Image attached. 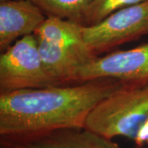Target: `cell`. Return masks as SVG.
Wrapping results in <instances>:
<instances>
[{
  "mask_svg": "<svg viewBox=\"0 0 148 148\" xmlns=\"http://www.w3.org/2000/svg\"><path fill=\"white\" fill-rule=\"evenodd\" d=\"M122 85L118 80L100 78L0 93V141L83 128L90 112Z\"/></svg>",
  "mask_w": 148,
  "mask_h": 148,
  "instance_id": "obj_1",
  "label": "cell"
},
{
  "mask_svg": "<svg viewBox=\"0 0 148 148\" xmlns=\"http://www.w3.org/2000/svg\"><path fill=\"white\" fill-rule=\"evenodd\" d=\"M84 128L113 139L124 137L148 146V82L123 83L87 117Z\"/></svg>",
  "mask_w": 148,
  "mask_h": 148,
  "instance_id": "obj_2",
  "label": "cell"
},
{
  "mask_svg": "<svg viewBox=\"0 0 148 148\" xmlns=\"http://www.w3.org/2000/svg\"><path fill=\"white\" fill-rule=\"evenodd\" d=\"M58 86L49 74L35 35L17 40L0 55V93Z\"/></svg>",
  "mask_w": 148,
  "mask_h": 148,
  "instance_id": "obj_3",
  "label": "cell"
},
{
  "mask_svg": "<svg viewBox=\"0 0 148 148\" xmlns=\"http://www.w3.org/2000/svg\"><path fill=\"white\" fill-rule=\"evenodd\" d=\"M144 35H148V0L116 11L94 26H82L85 44L97 56Z\"/></svg>",
  "mask_w": 148,
  "mask_h": 148,
  "instance_id": "obj_4",
  "label": "cell"
},
{
  "mask_svg": "<svg viewBox=\"0 0 148 148\" xmlns=\"http://www.w3.org/2000/svg\"><path fill=\"white\" fill-rule=\"evenodd\" d=\"M100 78L115 79L123 83L148 82V43L98 56L77 69L68 85Z\"/></svg>",
  "mask_w": 148,
  "mask_h": 148,
  "instance_id": "obj_5",
  "label": "cell"
},
{
  "mask_svg": "<svg viewBox=\"0 0 148 148\" xmlns=\"http://www.w3.org/2000/svg\"><path fill=\"white\" fill-rule=\"evenodd\" d=\"M42 10L30 0L0 3V50L3 52L19 38L33 35L46 19Z\"/></svg>",
  "mask_w": 148,
  "mask_h": 148,
  "instance_id": "obj_6",
  "label": "cell"
},
{
  "mask_svg": "<svg viewBox=\"0 0 148 148\" xmlns=\"http://www.w3.org/2000/svg\"><path fill=\"white\" fill-rule=\"evenodd\" d=\"M2 148H120L112 139L86 128H67L17 141H0Z\"/></svg>",
  "mask_w": 148,
  "mask_h": 148,
  "instance_id": "obj_7",
  "label": "cell"
},
{
  "mask_svg": "<svg viewBox=\"0 0 148 148\" xmlns=\"http://www.w3.org/2000/svg\"><path fill=\"white\" fill-rule=\"evenodd\" d=\"M37 42L43 64L58 86L68 85L77 69L98 57L90 50L66 48L39 40Z\"/></svg>",
  "mask_w": 148,
  "mask_h": 148,
  "instance_id": "obj_8",
  "label": "cell"
},
{
  "mask_svg": "<svg viewBox=\"0 0 148 148\" xmlns=\"http://www.w3.org/2000/svg\"><path fill=\"white\" fill-rule=\"evenodd\" d=\"M34 35L39 40L66 48L90 50L83 40L82 25L70 20L47 16Z\"/></svg>",
  "mask_w": 148,
  "mask_h": 148,
  "instance_id": "obj_9",
  "label": "cell"
},
{
  "mask_svg": "<svg viewBox=\"0 0 148 148\" xmlns=\"http://www.w3.org/2000/svg\"><path fill=\"white\" fill-rule=\"evenodd\" d=\"M47 16H57L81 24L92 0H30Z\"/></svg>",
  "mask_w": 148,
  "mask_h": 148,
  "instance_id": "obj_10",
  "label": "cell"
},
{
  "mask_svg": "<svg viewBox=\"0 0 148 148\" xmlns=\"http://www.w3.org/2000/svg\"><path fill=\"white\" fill-rule=\"evenodd\" d=\"M144 1L146 0H92L85 12L81 25L94 26L116 11Z\"/></svg>",
  "mask_w": 148,
  "mask_h": 148,
  "instance_id": "obj_11",
  "label": "cell"
},
{
  "mask_svg": "<svg viewBox=\"0 0 148 148\" xmlns=\"http://www.w3.org/2000/svg\"><path fill=\"white\" fill-rule=\"evenodd\" d=\"M3 1H6V0H0V2H3Z\"/></svg>",
  "mask_w": 148,
  "mask_h": 148,
  "instance_id": "obj_12",
  "label": "cell"
}]
</instances>
